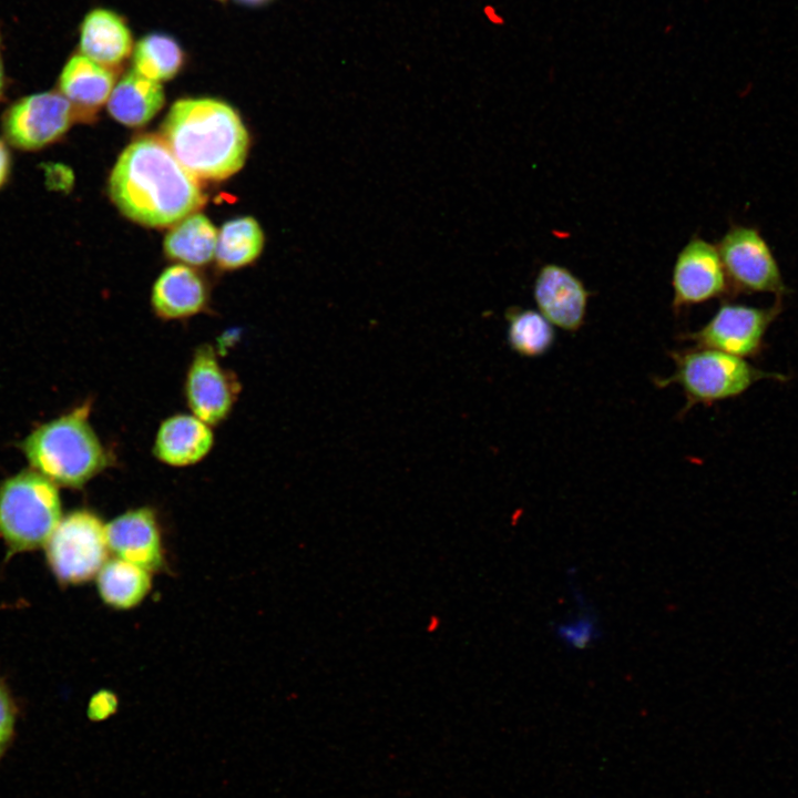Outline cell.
Masks as SVG:
<instances>
[{"label": "cell", "mask_w": 798, "mask_h": 798, "mask_svg": "<svg viewBox=\"0 0 798 798\" xmlns=\"http://www.w3.org/2000/svg\"><path fill=\"white\" fill-rule=\"evenodd\" d=\"M133 70L156 81L173 79L183 68L185 54L173 37L153 32L141 38L132 51Z\"/></svg>", "instance_id": "cell-22"}, {"label": "cell", "mask_w": 798, "mask_h": 798, "mask_svg": "<svg viewBox=\"0 0 798 798\" xmlns=\"http://www.w3.org/2000/svg\"><path fill=\"white\" fill-rule=\"evenodd\" d=\"M84 403L38 424L19 443L32 470L55 485L81 488L104 470L109 457Z\"/></svg>", "instance_id": "cell-3"}, {"label": "cell", "mask_w": 798, "mask_h": 798, "mask_svg": "<svg viewBox=\"0 0 798 798\" xmlns=\"http://www.w3.org/2000/svg\"><path fill=\"white\" fill-rule=\"evenodd\" d=\"M238 1H241L242 3H245V4H249V6H259V4L267 2L268 0H238Z\"/></svg>", "instance_id": "cell-29"}, {"label": "cell", "mask_w": 798, "mask_h": 798, "mask_svg": "<svg viewBox=\"0 0 798 798\" xmlns=\"http://www.w3.org/2000/svg\"><path fill=\"white\" fill-rule=\"evenodd\" d=\"M213 444L212 426L193 413H176L161 422L154 438L153 454L164 464L184 468L202 461Z\"/></svg>", "instance_id": "cell-15"}, {"label": "cell", "mask_w": 798, "mask_h": 798, "mask_svg": "<svg viewBox=\"0 0 798 798\" xmlns=\"http://www.w3.org/2000/svg\"><path fill=\"white\" fill-rule=\"evenodd\" d=\"M782 310V298L768 307L723 303L705 325L682 338L695 347L754 359L765 350L767 331Z\"/></svg>", "instance_id": "cell-9"}, {"label": "cell", "mask_w": 798, "mask_h": 798, "mask_svg": "<svg viewBox=\"0 0 798 798\" xmlns=\"http://www.w3.org/2000/svg\"><path fill=\"white\" fill-rule=\"evenodd\" d=\"M14 719V704L7 687L0 682V753L11 738Z\"/></svg>", "instance_id": "cell-26"}, {"label": "cell", "mask_w": 798, "mask_h": 798, "mask_svg": "<svg viewBox=\"0 0 798 798\" xmlns=\"http://www.w3.org/2000/svg\"><path fill=\"white\" fill-rule=\"evenodd\" d=\"M114 85L113 69L78 52L63 64L55 90L70 102L76 120L88 121L109 100Z\"/></svg>", "instance_id": "cell-14"}, {"label": "cell", "mask_w": 798, "mask_h": 798, "mask_svg": "<svg viewBox=\"0 0 798 798\" xmlns=\"http://www.w3.org/2000/svg\"><path fill=\"white\" fill-rule=\"evenodd\" d=\"M152 574L127 561L109 557L95 576L98 593L109 607L130 611L139 606L150 594Z\"/></svg>", "instance_id": "cell-19"}, {"label": "cell", "mask_w": 798, "mask_h": 798, "mask_svg": "<svg viewBox=\"0 0 798 798\" xmlns=\"http://www.w3.org/2000/svg\"><path fill=\"white\" fill-rule=\"evenodd\" d=\"M6 88H7V76H6L4 61H3V54H2V42H1V35H0V101L4 96Z\"/></svg>", "instance_id": "cell-28"}, {"label": "cell", "mask_w": 798, "mask_h": 798, "mask_svg": "<svg viewBox=\"0 0 798 798\" xmlns=\"http://www.w3.org/2000/svg\"><path fill=\"white\" fill-rule=\"evenodd\" d=\"M675 313L730 295L717 246L693 236L678 253L672 274Z\"/></svg>", "instance_id": "cell-10"}, {"label": "cell", "mask_w": 798, "mask_h": 798, "mask_svg": "<svg viewBox=\"0 0 798 798\" xmlns=\"http://www.w3.org/2000/svg\"><path fill=\"white\" fill-rule=\"evenodd\" d=\"M13 171L11 146L0 137V192L9 184Z\"/></svg>", "instance_id": "cell-27"}, {"label": "cell", "mask_w": 798, "mask_h": 798, "mask_svg": "<svg viewBox=\"0 0 798 798\" xmlns=\"http://www.w3.org/2000/svg\"><path fill=\"white\" fill-rule=\"evenodd\" d=\"M508 342L510 348L523 357H540L552 347L555 334L553 326L533 309L509 308Z\"/></svg>", "instance_id": "cell-23"}, {"label": "cell", "mask_w": 798, "mask_h": 798, "mask_svg": "<svg viewBox=\"0 0 798 798\" xmlns=\"http://www.w3.org/2000/svg\"><path fill=\"white\" fill-rule=\"evenodd\" d=\"M134 48L132 32L123 17L113 10L94 8L79 28V52L108 68L126 60Z\"/></svg>", "instance_id": "cell-16"}, {"label": "cell", "mask_w": 798, "mask_h": 798, "mask_svg": "<svg viewBox=\"0 0 798 798\" xmlns=\"http://www.w3.org/2000/svg\"><path fill=\"white\" fill-rule=\"evenodd\" d=\"M164 101V91L160 82L132 70L115 83L108 100V111L121 124L139 127L156 115Z\"/></svg>", "instance_id": "cell-18"}, {"label": "cell", "mask_w": 798, "mask_h": 798, "mask_svg": "<svg viewBox=\"0 0 798 798\" xmlns=\"http://www.w3.org/2000/svg\"><path fill=\"white\" fill-rule=\"evenodd\" d=\"M162 140L197 180L222 181L238 172L249 136L233 106L212 98L177 100L162 125Z\"/></svg>", "instance_id": "cell-2"}, {"label": "cell", "mask_w": 798, "mask_h": 798, "mask_svg": "<svg viewBox=\"0 0 798 798\" xmlns=\"http://www.w3.org/2000/svg\"><path fill=\"white\" fill-rule=\"evenodd\" d=\"M119 707L116 694L112 690L102 689L95 693L88 706V716L91 720L101 722L113 716Z\"/></svg>", "instance_id": "cell-25"}, {"label": "cell", "mask_w": 798, "mask_h": 798, "mask_svg": "<svg viewBox=\"0 0 798 798\" xmlns=\"http://www.w3.org/2000/svg\"><path fill=\"white\" fill-rule=\"evenodd\" d=\"M730 295L790 293L769 244L753 226L734 224L717 243Z\"/></svg>", "instance_id": "cell-7"}, {"label": "cell", "mask_w": 798, "mask_h": 798, "mask_svg": "<svg viewBox=\"0 0 798 798\" xmlns=\"http://www.w3.org/2000/svg\"><path fill=\"white\" fill-rule=\"evenodd\" d=\"M58 485L32 469L0 481V538L9 554L39 549L62 519Z\"/></svg>", "instance_id": "cell-5"}, {"label": "cell", "mask_w": 798, "mask_h": 798, "mask_svg": "<svg viewBox=\"0 0 798 798\" xmlns=\"http://www.w3.org/2000/svg\"><path fill=\"white\" fill-rule=\"evenodd\" d=\"M669 356L675 366L673 374L655 382L658 387L679 385L686 397L685 411L699 403L712 406L739 397L764 379L789 380L784 374L759 369L745 358L710 348L675 350Z\"/></svg>", "instance_id": "cell-4"}, {"label": "cell", "mask_w": 798, "mask_h": 798, "mask_svg": "<svg viewBox=\"0 0 798 798\" xmlns=\"http://www.w3.org/2000/svg\"><path fill=\"white\" fill-rule=\"evenodd\" d=\"M110 554L152 573L165 566V549L155 512L147 507L130 509L105 524Z\"/></svg>", "instance_id": "cell-12"}, {"label": "cell", "mask_w": 798, "mask_h": 798, "mask_svg": "<svg viewBox=\"0 0 798 798\" xmlns=\"http://www.w3.org/2000/svg\"><path fill=\"white\" fill-rule=\"evenodd\" d=\"M75 112L70 102L57 90L23 95L11 102L2 112V137L21 152H39L68 133Z\"/></svg>", "instance_id": "cell-8"}, {"label": "cell", "mask_w": 798, "mask_h": 798, "mask_svg": "<svg viewBox=\"0 0 798 798\" xmlns=\"http://www.w3.org/2000/svg\"><path fill=\"white\" fill-rule=\"evenodd\" d=\"M207 287L191 267L178 264L165 268L155 280L151 304L165 320L185 319L201 313L207 304Z\"/></svg>", "instance_id": "cell-17"}, {"label": "cell", "mask_w": 798, "mask_h": 798, "mask_svg": "<svg viewBox=\"0 0 798 798\" xmlns=\"http://www.w3.org/2000/svg\"><path fill=\"white\" fill-rule=\"evenodd\" d=\"M571 585L577 611L555 623L552 630L565 648L581 652L594 646L602 638L603 631L596 611L572 582Z\"/></svg>", "instance_id": "cell-24"}, {"label": "cell", "mask_w": 798, "mask_h": 798, "mask_svg": "<svg viewBox=\"0 0 798 798\" xmlns=\"http://www.w3.org/2000/svg\"><path fill=\"white\" fill-rule=\"evenodd\" d=\"M239 390V381L222 366L211 346H201L195 350L184 382L191 413L209 426H216L229 416Z\"/></svg>", "instance_id": "cell-11"}, {"label": "cell", "mask_w": 798, "mask_h": 798, "mask_svg": "<svg viewBox=\"0 0 798 798\" xmlns=\"http://www.w3.org/2000/svg\"><path fill=\"white\" fill-rule=\"evenodd\" d=\"M44 546L48 564L63 585L92 580L110 556L105 524L85 509L62 516Z\"/></svg>", "instance_id": "cell-6"}, {"label": "cell", "mask_w": 798, "mask_h": 798, "mask_svg": "<svg viewBox=\"0 0 798 798\" xmlns=\"http://www.w3.org/2000/svg\"><path fill=\"white\" fill-rule=\"evenodd\" d=\"M264 233L258 222L244 216L226 222L217 236L215 258L219 267L236 269L253 263L264 247Z\"/></svg>", "instance_id": "cell-21"}, {"label": "cell", "mask_w": 798, "mask_h": 798, "mask_svg": "<svg viewBox=\"0 0 798 798\" xmlns=\"http://www.w3.org/2000/svg\"><path fill=\"white\" fill-rule=\"evenodd\" d=\"M218 233L203 214L193 213L184 217L166 234L164 250L175 260L200 266L209 263L216 252Z\"/></svg>", "instance_id": "cell-20"}, {"label": "cell", "mask_w": 798, "mask_h": 798, "mask_svg": "<svg viewBox=\"0 0 798 798\" xmlns=\"http://www.w3.org/2000/svg\"><path fill=\"white\" fill-rule=\"evenodd\" d=\"M108 188L121 213L149 227L174 225L205 203L198 180L162 139L150 135L122 152Z\"/></svg>", "instance_id": "cell-1"}, {"label": "cell", "mask_w": 798, "mask_h": 798, "mask_svg": "<svg viewBox=\"0 0 798 798\" xmlns=\"http://www.w3.org/2000/svg\"><path fill=\"white\" fill-rule=\"evenodd\" d=\"M219 1H224V0H219Z\"/></svg>", "instance_id": "cell-30"}, {"label": "cell", "mask_w": 798, "mask_h": 798, "mask_svg": "<svg viewBox=\"0 0 798 798\" xmlns=\"http://www.w3.org/2000/svg\"><path fill=\"white\" fill-rule=\"evenodd\" d=\"M533 296L539 313L552 326L570 332L583 326L590 291L570 269L556 264L542 266Z\"/></svg>", "instance_id": "cell-13"}]
</instances>
